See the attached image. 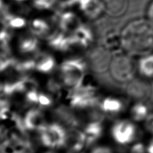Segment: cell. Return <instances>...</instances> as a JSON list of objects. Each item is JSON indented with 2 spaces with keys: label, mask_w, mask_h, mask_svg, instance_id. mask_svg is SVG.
<instances>
[{
  "label": "cell",
  "mask_w": 153,
  "mask_h": 153,
  "mask_svg": "<svg viewBox=\"0 0 153 153\" xmlns=\"http://www.w3.org/2000/svg\"><path fill=\"white\" fill-rule=\"evenodd\" d=\"M130 114L133 120L140 122L145 120L149 115L148 108L143 103H136L131 107Z\"/></svg>",
  "instance_id": "cell-24"
},
{
  "label": "cell",
  "mask_w": 153,
  "mask_h": 153,
  "mask_svg": "<svg viewBox=\"0 0 153 153\" xmlns=\"http://www.w3.org/2000/svg\"><path fill=\"white\" fill-rule=\"evenodd\" d=\"M34 70L38 73L47 74L53 71L56 66L55 59L47 53H39L34 58Z\"/></svg>",
  "instance_id": "cell-16"
},
{
  "label": "cell",
  "mask_w": 153,
  "mask_h": 153,
  "mask_svg": "<svg viewBox=\"0 0 153 153\" xmlns=\"http://www.w3.org/2000/svg\"><path fill=\"white\" fill-rule=\"evenodd\" d=\"M39 40L34 34L24 35L19 38L18 42V48L19 52L25 55H31L35 53L39 48Z\"/></svg>",
  "instance_id": "cell-20"
},
{
  "label": "cell",
  "mask_w": 153,
  "mask_h": 153,
  "mask_svg": "<svg viewBox=\"0 0 153 153\" xmlns=\"http://www.w3.org/2000/svg\"><path fill=\"white\" fill-rule=\"evenodd\" d=\"M147 153H153V137L151 139L147 146H146Z\"/></svg>",
  "instance_id": "cell-31"
},
{
  "label": "cell",
  "mask_w": 153,
  "mask_h": 153,
  "mask_svg": "<svg viewBox=\"0 0 153 153\" xmlns=\"http://www.w3.org/2000/svg\"><path fill=\"white\" fill-rule=\"evenodd\" d=\"M30 31L37 37L47 39L52 33L49 22L42 18H34L29 24Z\"/></svg>",
  "instance_id": "cell-19"
},
{
  "label": "cell",
  "mask_w": 153,
  "mask_h": 153,
  "mask_svg": "<svg viewBox=\"0 0 153 153\" xmlns=\"http://www.w3.org/2000/svg\"><path fill=\"white\" fill-rule=\"evenodd\" d=\"M145 127L149 132L153 134V114L148 115L145 120Z\"/></svg>",
  "instance_id": "cell-29"
},
{
  "label": "cell",
  "mask_w": 153,
  "mask_h": 153,
  "mask_svg": "<svg viewBox=\"0 0 153 153\" xmlns=\"http://www.w3.org/2000/svg\"><path fill=\"white\" fill-rule=\"evenodd\" d=\"M46 40L49 46L55 50L66 52L74 48L71 35L60 29L52 31Z\"/></svg>",
  "instance_id": "cell-12"
},
{
  "label": "cell",
  "mask_w": 153,
  "mask_h": 153,
  "mask_svg": "<svg viewBox=\"0 0 153 153\" xmlns=\"http://www.w3.org/2000/svg\"><path fill=\"white\" fill-rule=\"evenodd\" d=\"M18 130H25V128L17 114L8 106L0 108V131L2 135H7Z\"/></svg>",
  "instance_id": "cell-7"
},
{
  "label": "cell",
  "mask_w": 153,
  "mask_h": 153,
  "mask_svg": "<svg viewBox=\"0 0 153 153\" xmlns=\"http://www.w3.org/2000/svg\"><path fill=\"white\" fill-rule=\"evenodd\" d=\"M148 19L152 23H153V1H152L150 4L149 6V8H148Z\"/></svg>",
  "instance_id": "cell-30"
},
{
  "label": "cell",
  "mask_w": 153,
  "mask_h": 153,
  "mask_svg": "<svg viewBox=\"0 0 153 153\" xmlns=\"http://www.w3.org/2000/svg\"><path fill=\"white\" fill-rule=\"evenodd\" d=\"M5 136L0 143V153H31L32 146L25 131L19 130Z\"/></svg>",
  "instance_id": "cell-4"
},
{
  "label": "cell",
  "mask_w": 153,
  "mask_h": 153,
  "mask_svg": "<svg viewBox=\"0 0 153 153\" xmlns=\"http://www.w3.org/2000/svg\"><path fill=\"white\" fill-rule=\"evenodd\" d=\"M40 153H60L58 152H57V151H55V150H46L45 152H40Z\"/></svg>",
  "instance_id": "cell-32"
},
{
  "label": "cell",
  "mask_w": 153,
  "mask_h": 153,
  "mask_svg": "<svg viewBox=\"0 0 153 153\" xmlns=\"http://www.w3.org/2000/svg\"><path fill=\"white\" fill-rule=\"evenodd\" d=\"M57 3L64 7H72L75 4H78L79 0H56Z\"/></svg>",
  "instance_id": "cell-28"
},
{
  "label": "cell",
  "mask_w": 153,
  "mask_h": 153,
  "mask_svg": "<svg viewBox=\"0 0 153 153\" xmlns=\"http://www.w3.org/2000/svg\"><path fill=\"white\" fill-rule=\"evenodd\" d=\"M15 1H17V2H23V1H27V0H13Z\"/></svg>",
  "instance_id": "cell-33"
},
{
  "label": "cell",
  "mask_w": 153,
  "mask_h": 153,
  "mask_svg": "<svg viewBox=\"0 0 153 153\" xmlns=\"http://www.w3.org/2000/svg\"><path fill=\"white\" fill-rule=\"evenodd\" d=\"M138 68L140 73L146 78H153V55L149 54L139 61Z\"/></svg>",
  "instance_id": "cell-22"
},
{
  "label": "cell",
  "mask_w": 153,
  "mask_h": 153,
  "mask_svg": "<svg viewBox=\"0 0 153 153\" xmlns=\"http://www.w3.org/2000/svg\"><path fill=\"white\" fill-rule=\"evenodd\" d=\"M88 153H115L112 148L106 145H97L94 146Z\"/></svg>",
  "instance_id": "cell-27"
},
{
  "label": "cell",
  "mask_w": 153,
  "mask_h": 153,
  "mask_svg": "<svg viewBox=\"0 0 153 153\" xmlns=\"http://www.w3.org/2000/svg\"><path fill=\"white\" fill-rule=\"evenodd\" d=\"M79 10L90 19L98 18L104 11V5L102 0H79Z\"/></svg>",
  "instance_id": "cell-14"
},
{
  "label": "cell",
  "mask_w": 153,
  "mask_h": 153,
  "mask_svg": "<svg viewBox=\"0 0 153 153\" xmlns=\"http://www.w3.org/2000/svg\"><path fill=\"white\" fill-rule=\"evenodd\" d=\"M100 106L103 113L108 115L119 114L124 108L123 103L121 100L111 97L105 98L100 103Z\"/></svg>",
  "instance_id": "cell-21"
},
{
  "label": "cell",
  "mask_w": 153,
  "mask_h": 153,
  "mask_svg": "<svg viewBox=\"0 0 153 153\" xmlns=\"http://www.w3.org/2000/svg\"><path fill=\"white\" fill-rule=\"evenodd\" d=\"M33 3L34 7L39 10H49L57 1L56 0H34Z\"/></svg>",
  "instance_id": "cell-26"
},
{
  "label": "cell",
  "mask_w": 153,
  "mask_h": 153,
  "mask_svg": "<svg viewBox=\"0 0 153 153\" xmlns=\"http://www.w3.org/2000/svg\"><path fill=\"white\" fill-rule=\"evenodd\" d=\"M102 45L111 55H117L122 53L124 49L121 32L113 28L108 29L102 37Z\"/></svg>",
  "instance_id": "cell-11"
},
{
  "label": "cell",
  "mask_w": 153,
  "mask_h": 153,
  "mask_svg": "<svg viewBox=\"0 0 153 153\" xmlns=\"http://www.w3.org/2000/svg\"><path fill=\"white\" fill-rule=\"evenodd\" d=\"M136 134L135 126L126 120L118 121L111 128L112 139L120 146H128L134 143Z\"/></svg>",
  "instance_id": "cell-6"
},
{
  "label": "cell",
  "mask_w": 153,
  "mask_h": 153,
  "mask_svg": "<svg viewBox=\"0 0 153 153\" xmlns=\"http://www.w3.org/2000/svg\"><path fill=\"white\" fill-rule=\"evenodd\" d=\"M111 74L116 81L127 82L131 81L135 74V65L133 60L128 55H117L110 65Z\"/></svg>",
  "instance_id": "cell-5"
},
{
  "label": "cell",
  "mask_w": 153,
  "mask_h": 153,
  "mask_svg": "<svg viewBox=\"0 0 153 153\" xmlns=\"http://www.w3.org/2000/svg\"><path fill=\"white\" fill-rule=\"evenodd\" d=\"M70 35L74 48L87 49L94 41V34L92 31L84 25Z\"/></svg>",
  "instance_id": "cell-15"
},
{
  "label": "cell",
  "mask_w": 153,
  "mask_h": 153,
  "mask_svg": "<svg viewBox=\"0 0 153 153\" xmlns=\"http://www.w3.org/2000/svg\"><path fill=\"white\" fill-rule=\"evenodd\" d=\"M86 139L83 131H81L76 127H70L67 131V139L64 145V149L69 153H80L84 152L87 147Z\"/></svg>",
  "instance_id": "cell-8"
},
{
  "label": "cell",
  "mask_w": 153,
  "mask_h": 153,
  "mask_svg": "<svg viewBox=\"0 0 153 153\" xmlns=\"http://www.w3.org/2000/svg\"><path fill=\"white\" fill-rule=\"evenodd\" d=\"M60 81L69 91L77 89L86 76V64L81 58L64 61L59 69Z\"/></svg>",
  "instance_id": "cell-2"
},
{
  "label": "cell",
  "mask_w": 153,
  "mask_h": 153,
  "mask_svg": "<svg viewBox=\"0 0 153 153\" xmlns=\"http://www.w3.org/2000/svg\"><path fill=\"white\" fill-rule=\"evenodd\" d=\"M59 29L67 34H73L82 25L81 19L72 11L63 12L57 18Z\"/></svg>",
  "instance_id": "cell-13"
},
{
  "label": "cell",
  "mask_w": 153,
  "mask_h": 153,
  "mask_svg": "<svg viewBox=\"0 0 153 153\" xmlns=\"http://www.w3.org/2000/svg\"><path fill=\"white\" fill-rule=\"evenodd\" d=\"M2 19L11 29H21L26 25V20L23 17L10 13H5Z\"/></svg>",
  "instance_id": "cell-23"
},
{
  "label": "cell",
  "mask_w": 153,
  "mask_h": 153,
  "mask_svg": "<svg viewBox=\"0 0 153 153\" xmlns=\"http://www.w3.org/2000/svg\"><path fill=\"white\" fill-rule=\"evenodd\" d=\"M104 11L109 16L118 17L125 13L128 8V0H102Z\"/></svg>",
  "instance_id": "cell-17"
},
{
  "label": "cell",
  "mask_w": 153,
  "mask_h": 153,
  "mask_svg": "<svg viewBox=\"0 0 153 153\" xmlns=\"http://www.w3.org/2000/svg\"><path fill=\"white\" fill-rule=\"evenodd\" d=\"M3 6V0H0V9Z\"/></svg>",
  "instance_id": "cell-34"
},
{
  "label": "cell",
  "mask_w": 153,
  "mask_h": 153,
  "mask_svg": "<svg viewBox=\"0 0 153 153\" xmlns=\"http://www.w3.org/2000/svg\"><path fill=\"white\" fill-rule=\"evenodd\" d=\"M87 145L91 146L101 138L103 134V126L98 120L92 121L87 124L83 130Z\"/></svg>",
  "instance_id": "cell-18"
},
{
  "label": "cell",
  "mask_w": 153,
  "mask_h": 153,
  "mask_svg": "<svg viewBox=\"0 0 153 153\" xmlns=\"http://www.w3.org/2000/svg\"><path fill=\"white\" fill-rule=\"evenodd\" d=\"M124 51L132 56H145L153 50V23L137 19L128 22L121 31Z\"/></svg>",
  "instance_id": "cell-1"
},
{
  "label": "cell",
  "mask_w": 153,
  "mask_h": 153,
  "mask_svg": "<svg viewBox=\"0 0 153 153\" xmlns=\"http://www.w3.org/2000/svg\"><path fill=\"white\" fill-rule=\"evenodd\" d=\"M22 122L25 131L37 132L47 124L44 114L40 109L36 108L29 109L25 113Z\"/></svg>",
  "instance_id": "cell-10"
},
{
  "label": "cell",
  "mask_w": 153,
  "mask_h": 153,
  "mask_svg": "<svg viewBox=\"0 0 153 153\" xmlns=\"http://www.w3.org/2000/svg\"><path fill=\"white\" fill-rule=\"evenodd\" d=\"M90 64L93 70L97 73H103L110 67L111 54L104 47H97L90 54Z\"/></svg>",
  "instance_id": "cell-9"
},
{
  "label": "cell",
  "mask_w": 153,
  "mask_h": 153,
  "mask_svg": "<svg viewBox=\"0 0 153 153\" xmlns=\"http://www.w3.org/2000/svg\"><path fill=\"white\" fill-rule=\"evenodd\" d=\"M9 38V28L5 22L2 19H0V45L1 47L5 48L7 46Z\"/></svg>",
  "instance_id": "cell-25"
},
{
  "label": "cell",
  "mask_w": 153,
  "mask_h": 153,
  "mask_svg": "<svg viewBox=\"0 0 153 153\" xmlns=\"http://www.w3.org/2000/svg\"><path fill=\"white\" fill-rule=\"evenodd\" d=\"M40 142L48 150L60 149L64 147L67 139V130L60 124H46L39 131Z\"/></svg>",
  "instance_id": "cell-3"
}]
</instances>
